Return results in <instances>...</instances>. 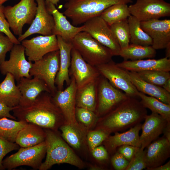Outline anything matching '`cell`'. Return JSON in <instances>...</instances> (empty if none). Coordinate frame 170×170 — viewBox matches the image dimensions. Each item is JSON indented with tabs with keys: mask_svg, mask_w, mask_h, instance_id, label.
<instances>
[{
	"mask_svg": "<svg viewBox=\"0 0 170 170\" xmlns=\"http://www.w3.org/2000/svg\"><path fill=\"white\" fill-rule=\"evenodd\" d=\"M141 27L151 38L155 50L165 48L170 43V20L154 19L141 22Z\"/></svg>",
	"mask_w": 170,
	"mask_h": 170,
	"instance_id": "ac0fdd59",
	"label": "cell"
},
{
	"mask_svg": "<svg viewBox=\"0 0 170 170\" xmlns=\"http://www.w3.org/2000/svg\"><path fill=\"white\" fill-rule=\"evenodd\" d=\"M138 97L140 98V102L144 108L149 109L152 112L159 114L167 122H170V105L139 92Z\"/></svg>",
	"mask_w": 170,
	"mask_h": 170,
	"instance_id": "836d02e7",
	"label": "cell"
},
{
	"mask_svg": "<svg viewBox=\"0 0 170 170\" xmlns=\"http://www.w3.org/2000/svg\"><path fill=\"white\" fill-rule=\"evenodd\" d=\"M147 115L146 108L136 98L128 96L116 107L99 118L96 129L110 134L124 131L140 123Z\"/></svg>",
	"mask_w": 170,
	"mask_h": 170,
	"instance_id": "7a4b0ae2",
	"label": "cell"
},
{
	"mask_svg": "<svg viewBox=\"0 0 170 170\" xmlns=\"http://www.w3.org/2000/svg\"><path fill=\"white\" fill-rule=\"evenodd\" d=\"M128 72L133 84L139 92L170 105V93L162 87L145 81L139 76L137 72L128 71Z\"/></svg>",
	"mask_w": 170,
	"mask_h": 170,
	"instance_id": "4316f807",
	"label": "cell"
},
{
	"mask_svg": "<svg viewBox=\"0 0 170 170\" xmlns=\"http://www.w3.org/2000/svg\"><path fill=\"white\" fill-rule=\"evenodd\" d=\"M26 123L7 117L0 118V138L8 142H15L19 132Z\"/></svg>",
	"mask_w": 170,
	"mask_h": 170,
	"instance_id": "d6a6232c",
	"label": "cell"
},
{
	"mask_svg": "<svg viewBox=\"0 0 170 170\" xmlns=\"http://www.w3.org/2000/svg\"><path fill=\"white\" fill-rule=\"evenodd\" d=\"M147 147L145 157L147 170H151L163 164L170 156V142L164 136Z\"/></svg>",
	"mask_w": 170,
	"mask_h": 170,
	"instance_id": "44dd1931",
	"label": "cell"
},
{
	"mask_svg": "<svg viewBox=\"0 0 170 170\" xmlns=\"http://www.w3.org/2000/svg\"><path fill=\"white\" fill-rule=\"evenodd\" d=\"M36 0L37 8L35 17L30 27L17 38L20 42L33 34H39L43 36L53 34L54 20L47 8L45 0Z\"/></svg>",
	"mask_w": 170,
	"mask_h": 170,
	"instance_id": "e0dca14e",
	"label": "cell"
},
{
	"mask_svg": "<svg viewBox=\"0 0 170 170\" xmlns=\"http://www.w3.org/2000/svg\"><path fill=\"white\" fill-rule=\"evenodd\" d=\"M35 0H21L14 6L4 7V13L10 28L19 37L22 34L26 24L30 25L34 20L37 10Z\"/></svg>",
	"mask_w": 170,
	"mask_h": 170,
	"instance_id": "8992f818",
	"label": "cell"
},
{
	"mask_svg": "<svg viewBox=\"0 0 170 170\" xmlns=\"http://www.w3.org/2000/svg\"><path fill=\"white\" fill-rule=\"evenodd\" d=\"M45 2L47 8L54 20L53 34L60 36L66 42H71L78 33L82 31V26L77 27L71 24L66 16L56 8L55 5Z\"/></svg>",
	"mask_w": 170,
	"mask_h": 170,
	"instance_id": "7402d4cb",
	"label": "cell"
},
{
	"mask_svg": "<svg viewBox=\"0 0 170 170\" xmlns=\"http://www.w3.org/2000/svg\"><path fill=\"white\" fill-rule=\"evenodd\" d=\"M131 15L127 4H114L105 9L100 15L110 26L127 19Z\"/></svg>",
	"mask_w": 170,
	"mask_h": 170,
	"instance_id": "e575fe53",
	"label": "cell"
},
{
	"mask_svg": "<svg viewBox=\"0 0 170 170\" xmlns=\"http://www.w3.org/2000/svg\"><path fill=\"white\" fill-rule=\"evenodd\" d=\"M17 120L33 124L44 129L57 131L64 123L62 114L49 93L42 92L29 105H19L13 110Z\"/></svg>",
	"mask_w": 170,
	"mask_h": 170,
	"instance_id": "6da1fadb",
	"label": "cell"
},
{
	"mask_svg": "<svg viewBox=\"0 0 170 170\" xmlns=\"http://www.w3.org/2000/svg\"><path fill=\"white\" fill-rule=\"evenodd\" d=\"M32 63L26 60L24 47L21 44H14L10 50L9 59L0 65V71L3 75L10 73L18 82L22 77H32L29 71Z\"/></svg>",
	"mask_w": 170,
	"mask_h": 170,
	"instance_id": "4fadbf2b",
	"label": "cell"
},
{
	"mask_svg": "<svg viewBox=\"0 0 170 170\" xmlns=\"http://www.w3.org/2000/svg\"><path fill=\"white\" fill-rule=\"evenodd\" d=\"M98 79L77 89L76 97V107L95 112L97 101Z\"/></svg>",
	"mask_w": 170,
	"mask_h": 170,
	"instance_id": "f1b7e54d",
	"label": "cell"
},
{
	"mask_svg": "<svg viewBox=\"0 0 170 170\" xmlns=\"http://www.w3.org/2000/svg\"><path fill=\"white\" fill-rule=\"evenodd\" d=\"M146 149L138 147L125 170H141L146 168Z\"/></svg>",
	"mask_w": 170,
	"mask_h": 170,
	"instance_id": "ab89813d",
	"label": "cell"
},
{
	"mask_svg": "<svg viewBox=\"0 0 170 170\" xmlns=\"http://www.w3.org/2000/svg\"><path fill=\"white\" fill-rule=\"evenodd\" d=\"M6 75L0 83V101L9 107L18 106L21 97L20 90L13 76L9 73Z\"/></svg>",
	"mask_w": 170,
	"mask_h": 170,
	"instance_id": "83f0119b",
	"label": "cell"
},
{
	"mask_svg": "<svg viewBox=\"0 0 170 170\" xmlns=\"http://www.w3.org/2000/svg\"><path fill=\"white\" fill-rule=\"evenodd\" d=\"M18 106L13 107H9L0 101V118L7 117L13 120H17L16 118L13 115H11L10 112Z\"/></svg>",
	"mask_w": 170,
	"mask_h": 170,
	"instance_id": "7dc6e473",
	"label": "cell"
},
{
	"mask_svg": "<svg viewBox=\"0 0 170 170\" xmlns=\"http://www.w3.org/2000/svg\"><path fill=\"white\" fill-rule=\"evenodd\" d=\"M71 42L84 60L94 66L109 62L113 56L109 49L85 31L78 33Z\"/></svg>",
	"mask_w": 170,
	"mask_h": 170,
	"instance_id": "5b68a950",
	"label": "cell"
},
{
	"mask_svg": "<svg viewBox=\"0 0 170 170\" xmlns=\"http://www.w3.org/2000/svg\"><path fill=\"white\" fill-rule=\"evenodd\" d=\"M111 162L115 170H125L129 162L120 153L116 152L111 158Z\"/></svg>",
	"mask_w": 170,
	"mask_h": 170,
	"instance_id": "ee69618b",
	"label": "cell"
},
{
	"mask_svg": "<svg viewBox=\"0 0 170 170\" xmlns=\"http://www.w3.org/2000/svg\"><path fill=\"white\" fill-rule=\"evenodd\" d=\"M109 135L108 133L101 129L88 131L86 139L90 151L100 145Z\"/></svg>",
	"mask_w": 170,
	"mask_h": 170,
	"instance_id": "f35d334b",
	"label": "cell"
},
{
	"mask_svg": "<svg viewBox=\"0 0 170 170\" xmlns=\"http://www.w3.org/2000/svg\"><path fill=\"white\" fill-rule=\"evenodd\" d=\"M162 87L167 91L170 93V78L167 81Z\"/></svg>",
	"mask_w": 170,
	"mask_h": 170,
	"instance_id": "f907efd6",
	"label": "cell"
},
{
	"mask_svg": "<svg viewBox=\"0 0 170 170\" xmlns=\"http://www.w3.org/2000/svg\"><path fill=\"white\" fill-rule=\"evenodd\" d=\"M46 158L39 170H47L56 164L67 163L82 168L84 164L71 147L62 139L58 131L44 129Z\"/></svg>",
	"mask_w": 170,
	"mask_h": 170,
	"instance_id": "3957f363",
	"label": "cell"
},
{
	"mask_svg": "<svg viewBox=\"0 0 170 170\" xmlns=\"http://www.w3.org/2000/svg\"><path fill=\"white\" fill-rule=\"evenodd\" d=\"M128 7L131 15L141 22L170 16V4L164 0H136Z\"/></svg>",
	"mask_w": 170,
	"mask_h": 170,
	"instance_id": "5bb4252c",
	"label": "cell"
},
{
	"mask_svg": "<svg viewBox=\"0 0 170 170\" xmlns=\"http://www.w3.org/2000/svg\"><path fill=\"white\" fill-rule=\"evenodd\" d=\"M60 64L59 50L54 51L34 62L29 71L32 77L39 78L46 83L52 96L58 90L55 81L59 70Z\"/></svg>",
	"mask_w": 170,
	"mask_h": 170,
	"instance_id": "52a82bcc",
	"label": "cell"
},
{
	"mask_svg": "<svg viewBox=\"0 0 170 170\" xmlns=\"http://www.w3.org/2000/svg\"><path fill=\"white\" fill-rule=\"evenodd\" d=\"M170 161H169L164 164H162L158 167L153 168L151 170H170Z\"/></svg>",
	"mask_w": 170,
	"mask_h": 170,
	"instance_id": "681fc988",
	"label": "cell"
},
{
	"mask_svg": "<svg viewBox=\"0 0 170 170\" xmlns=\"http://www.w3.org/2000/svg\"><path fill=\"white\" fill-rule=\"evenodd\" d=\"M97 101L95 112L99 117L108 113L128 96L113 86L100 75L97 80Z\"/></svg>",
	"mask_w": 170,
	"mask_h": 170,
	"instance_id": "ba28073f",
	"label": "cell"
},
{
	"mask_svg": "<svg viewBox=\"0 0 170 170\" xmlns=\"http://www.w3.org/2000/svg\"><path fill=\"white\" fill-rule=\"evenodd\" d=\"M75 116L78 123L87 131L97 124L99 118L95 112L76 106Z\"/></svg>",
	"mask_w": 170,
	"mask_h": 170,
	"instance_id": "8d00e7d4",
	"label": "cell"
},
{
	"mask_svg": "<svg viewBox=\"0 0 170 170\" xmlns=\"http://www.w3.org/2000/svg\"><path fill=\"white\" fill-rule=\"evenodd\" d=\"M137 73L139 76L145 81L162 87L170 78V73L168 71H151Z\"/></svg>",
	"mask_w": 170,
	"mask_h": 170,
	"instance_id": "74e56055",
	"label": "cell"
},
{
	"mask_svg": "<svg viewBox=\"0 0 170 170\" xmlns=\"http://www.w3.org/2000/svg\"><path fill=\"white\" fill-rule=\"evenodd\" d=\"M116 64L126 70L137 72L151 71L168 72L170 71V59L166 57L157 60H124Z\"/></svg>",
	"mask_w": 170,
	"mask_h": 170,
	"instance_id": "d4e9b609",
	"label": "cell"
},
{
	"mask_svg": "<svg viewBox=\"0 0 170 170\" xmlns=\"http://www.w3.org/2000/svg\"><path fill=\"white\" fill-rule=\"evenodd\" d=\"M21 44L25 48V55L29 61L35 62L47 53L59 50L57 36H39L30 39H24Z\"/></svg>",
	"mask_w": 170,
	"mask_h": 170,
	"instance_id": "2e32d148",
	"label": "cell"
},
{
	"mask_svg": "<svg viewBox=\"0 0 170 170\" xmlns=\"http://www.w3.org/2000/svg\"><path fill=\"white\" fill-rule=\"evenodd\" d=\"M17 85L21 94L19 105L20 107L26 106L32 104L42 92H46L50 94L46 83L36 77L31 78L22 77Z\"/></svg>",
	"mask_w": 170,
	"mask_h": 170,
	"instance_id": "ffe728a7",
	"label": "cell"
},
{
	"mask_svg": "<svg viewBox=\"0 0 170 170\" xmlns=\"http://www.w3.org/2000/svg\"><path fill=\"white\" fill-rule=\"evenodd\" d=\"M121 49L127 48L130 42V35L127 19L115 23L110 26Z\"/></svg>",
	"mask_w": 170,
	"mask_h": 170,
	"instance_id": "d590c367",
	"label": "cell"
},
{
	"mask_svg": "<svg viewBox=\"0 0 170 170\" xmlns=\"http://www.w3.org/2000/svg\"><path fill=\"white\" fill-rule=\"evenodd\" d=\"M142 125L140 123L127 131L122 133L115 132L114 135H109L102 143L108 153L110 154H114L118 147L124 145L140 147L139 132Z\"/></svg>",
	"mask_w": 170,
	"mask_h": 170,
	"instance_id": "603a6c76",
	"label": "cell"
},
{
	"mask_svg": "<svg viewBox=\"0 0 170 170\" xmlns=\"http://www.w3.org/2000/svg\"><path fill=\"white\" fill-rule=\"evenodd\" d=\"M19 147L15 142H8L0 138V170L5 169L2 164L3 157L8 153L18 150Z\"/></svg>",
	"mask_w": 170,
	"mask_h": 170,
	"instance_id": "b9f144b4",
	"label": "cell"
},
{
	"mask_svg": "<svg viewBox=\"0 0 170 170\" xmlns=\"http://www.w3.org/2000/svg\"><path fill=\"white\" fill-rule=\"evenodd\" d=\"M71 56L69 76L74 79L77 89L98 78L100 75L96 67L86 62L73 48L71 51Z\"/></svg>",
	"mask_w": 170,
	"mask_h": 170,
	"instance_id": "9a60e30c",
	"label": "cell"
},
{
	"mask_svg": "<svg viewBox=\"0 0 170 170\" xmlns=\"http://www.w3.org/2000/svg\"><path fill=\"white\" fill-rule=\"evenodd\" d=\"M60 54L59 71L55 79V83L58 90H63L64 83L67 86L71 82L69 69L71 63V52L73 47L71 42L64 40L59 36H56Z\"/></svg>",
	"mask_w": 170,
	"mask_h": 170,
	"instance_id": "cb8c5ba5",
	"label": "cell"
},
{
	"mask_svg": "<svg viewBox=\"0 0 170 170\" xmlns=\"http://www.w3.org/2000/svg\"><path fill=\"white\" fill-rule=\"evenodd\" d=\"M91 152L93 156L97 160L104 161L108 159V152L105 147L102 145L96 147Z\"/></svg>",
	"mask_w": 170,
	"mask_h": 170,
	"instance_id": "bcb514c9",
	"label": "cell"
},
{
	"mask_svg": "<svg viewBox=\"0 0 170 170\" xmlns=\"http://www.w3.org/2000/svg\"><path fill=\"white\" fill-rule=\"evenodd\" d=\"M71 77L70 84L64 90H57L55 94L52 96V99L62 114L64 123L87 132L79 124L76 120V97L77 88L74 79L72 77Z\"/></svg>",
	"mask_w": 170,
	"mask_h": 170,
	"instance_id": "7c38bea8",
	"label": "cell"
},
{
	"mask_svg": "<svg viewBox=\"0 0 170 170\" xmlns=\"http://www.w3.org/2000/svg\"><path fill=\"white\" fill-rule=\"evenodd\" d=\"M132 0H68L64 5L63 14L76 26L100 16L105 9L114 4L132 3Z\"/></svg>",
	"mask_w": 170,
	"mask_h": 170,
	"instance_id": "277c9868",
	"label": "cell"
},
{
	"mask_svg": "<svg viewBox=\"0 0 170 170\" xmlns=\"http://www.w3.org/2000/svg\"><path fill=\"white\" fill-rule=\"evenodd\" d=\"M14 44L7 36L0 32V65L5 60L6 54L10 51Z\"/></svg>",
	"mask_w": 170,
	"mask_h": 170,
	"instance_id": "7bdbcfd3",
	"label": "cell"
},
{
	"mask_svg": "<svg viewBox=\"0 0 170 170\" xmlns=\"http://www.w3.org/2000/svg\"><path fill=\"white\" fill-rule=\"evenodd\" d=\"M4 7L3 5H0V32L7 36L14 44H20L21 42L10 30L9 23L4 13Z\"/></svg>",
	"mask_w": 170,
	"mask_h": 170,
	"instance_id": "60d3db41",
	"label": "cell"
},
{
	"mask_svg": "<svg viewBox=\"0 0 170 170\" xmlns=\"http://www.w3.org/2000/svg\"><path fill=\"white\" fill-rule=\"evenodd\" d=\"M61 136L71 147L79 150L82 147L87 132L72 125L64 123L60 128Z\"/></svg>",
	"mask_w": 170,
	"mask_h": 170,
	"instance_id": "1f68e13d",
	"label": "cell"
},
{
	"mask_svg": "<svg viewBox=\"0 0 170 170\" xmlns=\"http://www.w3.org/2000/svg\"><path fill=\"white\" fill-rule=\"evenodd\" d=\"M8 0H0V5H2L4 3Z\"/></svg>",
	"mask_w": 170,
	"mask_h": 170,
	"instance_id": "db71d44e",
	"label": "cell"
},
{
	"mask_svg": "<svg viewBox=\"0 0 170 170\" xmlns=\"http://www.w3.org/2000/svg\"><path fill=\"white\" fill-rule=\"evenodd\" d=\"M95 67L100 75L106 78L115 87L128 96L138 97L139 91L133 84L128 71L117 66L112 60Z\"/></svg>",
	"mask_w": 170,
	"mask_h": 170,
	"instance_id": "30bf717a",
	"label": "cell"
},
{
	"mask_svg": "<svg viewBox=\"0 0 170 170\" xmlns=\"http://www.w3.org/2000/svg\"><path fill=\"white\" fill-rule=\"evenodd\" d=\"M144 122L142 125V132L140 136V148L143 150L151 142L163 133L167 122L157 113L152 112L145 116Z\"/></svg>",
	"mask_w": 170,
	"mask_h": 170,
	"instance_id": "d6986e66",
	"label": "cell"
},
{
	"mask_svg": "<svg viewBox=\"0 0 170 170\" xmlns=\"http://www.w3.org/2000/svg\"><path fill=\"white\" fill-rule=\"evenodd\" d=\"M156 54V50L151 46H144L131 43L127 48L121 49L119 56L124 60L130 59V60H136L152 58L155 57Z\"/></svg>",
	"mask_w": 170,
	"mask_h": 170,
	"instance_id": "4dcf8cb0",
	"label": "cell"
},
{
	"mask_svg": "<svg viewBox=\"0 0 170 170\" xmlns=\"http://www.w3.org/2000/svg\"><path fill=\"white\" fill-rule=\"evenodd\" d=\"M164 136L170 142V122H168L163 131Z\"/></svg>",
	"mask_w": 170,
	"mask_h": 170,
	"instance_id": "c3c4849f",
	"label": "cell"
},
{
	"mask_svg": "<svg viewBox=\"0 0 170 170\" xmlns=\"http://www.w3.org/2000/svg\"><path fill=\"white\" fill-rule=\"evenodd\" d=\"M82 31L88 33L103 45L109 49L113 56H119L120 47L110 26L100 17L92 18L85 22Z\"/></svg>",
	"mask_w": 170,
	"mask_h": 170,
	"instance_id": "8fae6325",
	"label": "cell"
},
{
	"mask_svg": "<svg viewBox=\"0 0 170 170\" xmlns=\"http://www.w3.org/2000/svg\"><path fill=\"white\" fill-rule=\"evenodd\" d=\"M46 149L45 141L32 147H20L17 152L3 160L2 164L5 169L8 170L22 166L39 169L46 154Z\"/></svg>",
	"mask_w": 170,
	"mask_h": 170,
	"instance_id": "9c48e42d",
	"label": "cell"
},
{
	"mask_svg": "<svg viewBox=\"0 0 170 170\" xmlns=\"http://www.w3.org/2000/svg\"><path fill=\"white\" fill-rule=\"evenodd\" d=\"M46 136L44 129L33 124L27 123L19 132L15 143L20 147H32L45 141Z\"/></svg>",
	"mask_w": 170,
	"mask_h": 170,
	"instance_id": "484cf974",
	"label": "cell"
},
{
	"mask_svg": "<svg viewBox=\"0 0 170 170\" xmlns=\"http://www.w3.org/2000/svg\"><path fill=\"white\" fill-rule=\"evenodd\" d=\"M127 20L131 43L144 46H152V39L142 28L141 21L132 15L128 18Z\"/></svg>",
	"mask_w": 170,
	"mask_h": 170,
	"instance_id": "f546056e",
	"label": "cell"
},
{
	"mask_svg": "<svg viewBox=\"0 0 170 170\" xmlns=\"http://www.w3.org/2000/svg\"><path fill=\"white\" fill-rule=\"evenodd\" d=\"M166 57L170 59V43H169L166 47Z\"/></svg>",
	"mask_w": 170,
	"mask_h": 170,
	"instance_id": "816d5d0a",
	"label": "cell"
},
{
	"mask_svg": "<svg viewBox=\"0 0 170 170\" xmlns=\"http://www.w3.org/2000/svg\"><path fill=\"white\" fill-rule=\"evenodd\" d=\"M60 0H45V1L47 2H49L52 3L55 5H57L58 3ZM68 1V0H65Z\"/></svg>",
	"mask_w": 170,
	"mask_h": 170,
	"instance_id": "f5cc1de1",
	"label": "cell"
},
{
	"mask_svg": "<svg viewBox=\"0 0 170 170\" xmlns=\"http://www.w3.org/2000/svg\"><path fill=\"white\" fill-rule=\"evenodd\" d=\"M117 151L129 162L132 158L138 148L129 145H124L118 147Z\"/></svg>",
	"mask_w": 170,
	"mask_h": 170,
	"instance_id": "f6af8a7d",
	"label": "cell"
}]
</instances>
